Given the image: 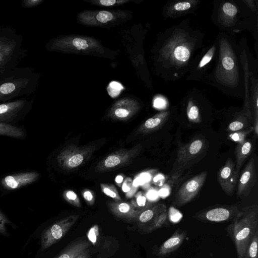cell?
Wrapping results in <instances>:
<instances>
[{"label":"cell","mask_w":258,"mask_h":258,"mask_svg":"<svg viewBox=\"0 0 258 258\" xmlns=\"http://www.w3.org/2000/svg\"><path fill=\"white\" fill-rule=\"evenodd\" d=\"M95 149L94 145L80 147L70 145L58 154L57 161L62 168L73 169L85 163L90 158Z\"/></svg>","instance_id":"cell-4"},{"label":"cell","mask_w":258,"mask_h":258,"mask_svg":"<svg viewBox=\"0 0 258 258\" xmlns=\"http://www.w3.org/2000/svg\"><path fill=\"white\" fill-rule=\"evenodd\" d=\"M132 179L130 178H126L123 181L122 185V189L125 192H130L133 186Z\"/></svg>","instance_id":"cell-41"},{"label":"cell","mask_w":258,"mask_h":258,"mask_svg":"<svg viewBox=\"0 0 258 258\" xmlns=\"http://www.w3.org/2000/svg\"><path fill=\"white\" fill-rule=\"evenodd\" d=\"M99 234V227L97 225H94L88 231L87 234L88 239L93 245L96 244Z\"/></svg>","instance_id":"cell-31"},{"label":"cell","mask_w":258,"mask_h":258,"mask_svg":"<svg viewBox=\"0 0 258 258\" xmlns=\"http://www.w3.org/2000/svg\"><path fill=\"white\" fill-rule=\"evenodd\" d=\"M33 99L21 98L0 104V122L12 123L24 116L31 109Z\"/></svg>","instance_id":"cell-7"},{"label":"cell","mask_w":258,"mask_h":258,"mask_svg":"<svg viewBox=\"0 0 258 258\" xmlns=\"http://www.w3.org/2000/svg\"><path fill=\"white\" fill-rule=\"evenodd\" d=\"M172 55L175 60L178 62H185L189 58L190 51L187 46L178 44L172 50Z\"/></svg>","instance_id":"cell-23"},{"label":"cell","mask_w":258,"mask_h":258,"mask_svg":"<svg viewBox=\"0 0 258 258\" xmlns=\"http://www.w3.org/2000/svg\"><path fill=\"white\" fill-rule=\"evenodd\" d=\"M64 199L69 204L76 207H81L80 200L75 192L72 190H66L62 194Z\"/></svg>","instance_id":"cell-27"},{"label":"cell","mask_w":258,"mask_h":258,"mask_svg":"<svg viewBox=\"0 0 258 258\" xmlns=\"http://www.w3.org/2000/svg\"><path fill=\"white\" fill-rule=\"evenodd\" d=\"M254 148L253 141L245 139L242 142L237 144L235 148L236 161L235 163L236 170L239 172L244 161L250 156Z\"/></svg>","instance_id":"cell-17"},{"label":"cell","mask_w":258,"mask_h":258,"mask_svg":"<svg viewBox=\"0 0 258 258\" xmlns=\"http://www.w3.org/2000/svg\"><path fill=\"white\" fill-rule=\"evenodd\" d=\"M134 106L117 105L112 109L111 116L114 119L124 120L127 119L133 115L136 108Z\"/></svg>","instance_id":"cell-22"},{"label":"cell","mask_w":258,"mask_h":258,"mask_svg":"<svg viewBox=\"0 0 258 258\" xmlns=\"http://www.w3.org/2000/svg\"><path fill=\"white\" fill-rule=\"evenodd\" d=\"M253 131V127H251L248 129L230 133L228 135V138L237 143L242 142L246 139V137Z\"/></svg>","instance_id":"cell-26"},{"label":"cell","mask_w":258,"mask_h":258,"mask_svg":"<svg viewBox=\"0 0 258 258\" xmlns=\"http://www.w3.org/2000/svg\"><path fill=\"white\" fill-rule=\"evenodd\" d=\"M207 176V172L203 171L183 183L175 195L173 204L182 206L192 200L202 188Z\"/></svg>","instance_id":"cell-8"},{"label":"cell","mask_w":258,"mask_h":258,"mask_svg":"<svg viewBox=\"0 0 258 258\" xmlns=\"http://www.w3.org/2000/svg\"><path fill=\"white\" fill-rule=\"evenodd\" d=\"M9 221L5 215L0 211V234L5 235L7 231L6 226Z\"/></svg>","instance_id":"cell-38"},{"label":"cell","mask_w":258,"mask_h":258,"mask_svg":"<svg viewBox=\"0 0 258 258\" xmlns=\"http://www.w3.org/2000/svg\"><path fill=\"white\" fill-rule=\"evenodd\" d=\"M256 181L255 159L252 156L247 162L237 181V197H246Z\"/></svg>","instance_id":"cell-11"},{"label":"cell","mask_w":258,"mask_h":258,"mask_svg":"<svg viewBox=\"0 0 258 258\" xmlns=\"http://www.w3.org/2000/svg\"><path fill=\"white\" fill-rule=\"evenodd\" d=\"M205 148V140L196 138L180 146L177 152L174 169L179 167V170L192 160L201 155Z\"/></svg>","instance_id":"cell-9"},{"label":"cell","mask_w":258,"mask_h":258,"mask_svg":"<svg viewBox=\"0 0 258 258\" xmlns=\"http://www.w3.org/2000/svg\"><path fill=\"white\" fill-rule=\"evenodd\" d=\"M22 36L14 28L0 26V72L18 67L27 54Z\"/></svg>","instance_id":"cell-3"},{"label":"cell","mask_w":258,"mask_h":258,"mask_svg":"<svg viewBox=\"0 0 258 258\" xmlns=\"http://www.w3.org/2000/svg\"><path fill=\"white\" fill-rule=\"evenodd\" d=\"M187 116L191 122L197 123L201 121L199 108L191 102L188 103L187 106Z\"/></svg>","instance_id":"cell-24"},{"label":"cell","mask_w":258,"mask_h":258,"mask_svg":"<svg viewBox=\"0 0 258 258\" xmlns=\"http://www.w3.org/2000/svg\"><path fill=\"white\" fill-rule=\"evenodd\" d=\"M215 49V46H213L203 56L199 63L200 68L204 67L211 60L214 53Z\"/></svg>","instance_id":"cell-34"},{"label":"cell","mask_w":258,"mask_h":258,"mask_svg":"<svg viewBox=\"0 0 258 258\" xmlns=\"http://www.w3.org/2000/svg\"><path fill=\"white\" fill-rule=\"evenodd\" d=\"M131 203L138 209L143 211L151 205L147 203L146 197L141 192L137 194Z\"/></svg>","instance_id":"cell-28"},{"label":"cell","mask_w":258,"mask_h":258,"mask_svg":"<svg viewBox=\"0 0 258 258\" xmlns=\"http://www.w3.org/2000/svg\"><path fill=\"white\" fill-rule=\"evenodd\" d=\"M79 215H72L55 222L43 232L41 239L42 250L58 242L76 223Z\"/></svg>","instance_id":"cell-6"},{"label":"cell","mask_w":258,"mask_h":258,"mask_svg":"<svg viewBox=\"0 0 258 258\" xmlns=\"http://www.w3.org/2000/svg\"><path fill=\"white\" fill-rule=\"evenodd\" d=\"M157 193L155 191L150 190L147 194V198L150 200H154L157 197Z\"/></svg>","instance_id":"cell-45"},{"label":"cell","mask_w":258,"mask_h":258,"mask_svg":"<svg viewBox=\"0 0 258 258\" xmlns=\"http://www.w3.org/2000/svg\"><path fill=\"white\" fill-rule=\"evenodd\" d=\"M110 211L118 218L128 221L137 219L142 211L136 208L132 203L111 202L108 204Z\"/></svg>","instance_id":"cell-14"},{"label":"cell","mask_w":258,"mask_h":258,"mask_svg":"<svg viewBox=\"0 0 258 258\" xmlns=\"http://www.w3.org/2000/svg\"><path fill=\"white\" fill-rule=\"evenodd\" d=\"M82 195L86 202L89 205L92 206L94 204L95 197L91 190L86 189L83 191Z\"/></svg>","instance_id":"cell-37"},{"label":"cell","mask_w":258,"mask_h":258,"mask_svg":"<svg viewBox=\"0 0 258 258\" xmlns=\"http://www.w3.org/2000/svg\"><path fill=\"white\" fill-rule=\"evenodd\" d=\"M169 112L163 111L146 120L137 131V134H148L156 131L167 121Z\"/></svg>","instance_id":"cell-15"},{"label":"cell","mask_w":258,"mask_h":258,"mask_svg":"<svg viewBox=\"0 0 258 258\" xmlns=\"http://www.w3.org/2000/svg\"><path fill=\"white\" fill-rule=\"evenodd\" d=\"M116 1L115 0H101L100 1V4L105 6H110L115 4Z\"/></svg>","instance_id":"cell-44"},{"label":"cell","mask_w":258,"mask_h":258,"mask_svg":"<svg viewBox=\"0 0 258 258\" xmlns=\"http://www.w3.org/2000/svg\"><path fill=\"white\" fill-rule=\"evenodd\" d=\"M123 89V87L120 83L113 81L109 84L107 90L109 94L112 97H115L119 94L120 91Z\"/></svg>","instance_id":"cell-30"},{"label":"cell","mask_w":258,"mask_h":258,"mask_svg":"<svg viewBox=\"0 0 258 258\" xmlns=\"http://www.w3.org/2000/svg\"><path fill=\"white\" fill-rule=\"evenodd\" d=\"M191 7L190 3L188 2H180L174 5V9L178 11H184L189 9Z\"/></svg>","instance_id":"cell-40"},{"label":"cell","mask_w":258,"mask_h":258,"mask_svg":"<svg viewBox=\"0 0 258 258\" xmlns=\"http://www.w3.org/2000/svg\"><path fill=\"white\" fill-rule=\"evenodd\" d=\"M39 74L32 67H16L0 72V104L28 97L36 91Z\"/></svg>","instance_id":"cell-1"},{"label":"cell","mask_w":258,"mask_h":258,"mask_svg":"<svg viewBox=\"0 0 258 258\" xmlns=\"http://www.w3.org/2000/svg\"><path fill=\"white\" fill-rule=\"evenodd\" d=\"M239 172L235 169V163L228 158L217 172V180L222 190L227 195L233 192L237 183Z\"/></svg>","instance_id":"cell-12"},{"label":"cell","mask_w":258,"mask_h":258,"mask_svg":"<svg viewBox=\"0 0 258 258\" xmlns=\"http://www.w3.org/2000/svg\"><path fill=\"white\" fill-rule=\"evenodd\" d=\"M222 10L225 14L230 17L234 16L237 12L236 7L229 3H225L222 7Z\"/></svg>","instance_id":"cell-33"},{"label":"cell","mask_w":258,"mask_h":258,"mask_svg":"<svg viewBox=\"0 0 258 258\" xmlns=\"http://www.w3.org/2000/svg\"><path fill=\"white\" fill-rule=\"evenodd\" d=\"M0 136L24 139L26 136V131L23 128L12 123L0 122Z\"/></svg>","instance_id":"cell-20"},{"label":"cell","mask_w":258,"mask_h":258,"mask_svg":"<svg viewBox=\"0 0 258 258\" xmlns=\"http://www.w3.org/2000/svg\"><path fill=\"white\" fill-rule=\"evenodd\" d=\"M100 186L102 191L105 195L113 199L115 202L121 201L117 190L113 185L101 183Z\"/></svg>","instance_id":"cell-25"},{"label":"cell","mask_w":258,"mask_h":258,"mask_svg":"<svg viewBox=\"0 0 258 258\" xmlns=\"http://www.w3.org/2000/svg\"><path fill=\"white\" fill-rule=\"evenodd\" d=\"M222 63L223 68L226 71H230L233 69L234 66V61L230 56L225 55L223 57Z\"/></svg>","instance_id":"cell-36"},{"label":"cell","mask_w":258,"mask_h":258,"mask_svg":"<svg viewBox=\"0 0 258 258\" xmlns=\"http://www.w3.org/2000/svg\"><path fill=\"white\" fill-rule=\"evenodd\" d=\"M72 44L78 50L85 49L89 47L87 41L82 38H76L73 40Z\"/></svg>","instance_id":"cell-35"},{"label":"cell","mask_w":258,"mask_h":258,"mask_svg":"<svg viewBox=\"0 0 258 258\" xmlns=\"http://www.w3.org/2000/svg\"><path fill=\"white\" fill-rule=\"evenodd\" d=\"M97 20L101 23H106L113 19L111 13L106 11H101L96 15Z\"/></svg>","instance_id":"cell-32"},{"label":"cell","mask_w":258,"mask_h":258,"mask_svg":"<svg viewBox=\"0 0 258 258\" xmlns=\"http://www.w3.org/2000/svg\"><path fill=\"white\" fill-rule=\"evenodd\" d=\"M142 149L141 144L129 149L116 151L101 160L96 165L95 171L103 172L124 167L131 164Z\"/></svg>","instance_id":"cell-5"},{"label":"cell","mask_w":258,"mask_h":258,"mask_svg":"<svg viewBox=\"0 0 258 258\" xmlns=\"http://www.w3.org/2000/svg\"><path fill=\"white\" fill-rule=\"evenodd\" d=\"M258 230L255 233L249 244L248 252L249 258L257 257Z\"/></svg>","instance_id":"cell-29"},{"label":"cell","mask_w":258,"mask_h":258,"mask_svg":"<svg viewBox=\"0 0 258 258\" xmlns=\"http://www.w3.org/2000/svg\"><path fill=\"white\" fill-rule=\"evenodd\" d=\"M186 235L184 230H177L158 249V254L165 256L177 249L182 243Z\"/></svg>","instance_id":"cell-16"},{"label":"cell","mask_w":258,"mask_h":258,"mask_svg":"<svg viewBox=\"0 0 258 258\" xmlns=\"http://www.w3.org/2000/svg\"><path fill=\"white\" fill-rule=\"evenodd\" d=\"M143 182H144L143 181V180L141 179V178L140 177H137L133 181V185L134 187H136V186H138L139 185L142 184Z\"/></svg>","instance_id":"cell-46"},{"label":"cell","mask_w":258,"mask_h":258,"mask_svg":"<svg viewBox=\"0 0 258 258\" xmlns=\"http://www.w3.org/2000/svg\"><path fill=\"white\" fill-rule=\"evenodd\" d=\"M39 177V173L33 171L9 174L1 179L0 186L5 190L13 191L36 182Z\"/></svg>","instance_id":"cell-10"},{"label":"cell","mask_w":258,"mask_h":258,"mask_svg":"<svg viewBox=\"0 0 258 258\" xmlns=\"http://www.w3.org/2000/svg\"><path fill=\"white\" fill-rule=\"evenodd\" d=\"M90 244L86 240H79L72 243L57 258H76L86 250Z\"/></svg>","instance_id":"cell-19"},{"label":"cell","mask_w":258,"mask_h":258,"mask_svg":"<svg viewBox=\"0 0 258 258\" xmlns=\"http://www.w3.org/2000/svg\"><path fill=\"white\" fill-rule=\"evenodd\" d=\"M165 101L162 98L157 97L155 99L154 101V106L156 108H163L165 106Z\"/></svg>","instance_id":"cell-43"},{"label":"cell","mask_w":258,"mask_h":258,"mask_svg":"<svg viewBox=\"0 0 258 258\" xmlns=\"http://www.w3.org/2000/svg\"><path fill=\"white\" fill-rule=\"evenodd\" d=\"M166 209V206L163 204H157L150 206L139 214L137 219L141 223L150 222V226L148 229L150 231L156 222L161 213Z\"/></svg>","instance_id":"cell-18"},{"label":"cell","mask_w":258,"mask_h":258,"mask_svg":"<svg viewBox=\"0 0 258 258\" xmlns=\"http://www.w3.org/2000/svg\"><path fill=\"white\" fill-rule=\"evenodd\" d=\"M169 214L170 219L172 222H177L181 218V215L175 209Z\"/></svg>","instance_id":"cell-42"},{"label":"cell","mask_w":258,"mask_h":258,"mask_svg":"<svg viewBox=\"0 0 258 258\" xmlns=\"http://www.w3.org/2000/svg\"><path fill=\"white\" fill-rule=\"evenodd\" d=\"M257 230V205L249 206L239 211L227 228L234 243L238 258H249L248 247Z\"/></svg>","instance_id":"cell-2"},{"label":"cell","mask_w":258,"mask_h":258,"mask_svg":"<svg viewBox=\"0 0 258 258\" xmlns=\"http://www.w3.org/2000/svg\"><path fill=\"white\" fill-rule=\"evenodd\" d=\"M42 2V0H23L21 6L24 8H31L40 5Z\"/></svg>","instance_id":"cell-39"},{"label":"cell","mask_w":258,"mask_h":258,"mask_svg":"<svg viewBox=\"0 0 258 258\" xmlns=\"http://www.w3.org/2000/svg\"><path fill=\"white\" fill-rule=\"evenodd\" d=\"M115 182L118 185L120 186V184L123 180V176L121 175H118L115 178Z\"/></svg>","instance_id":"cell-47"},{"label":"cell","mask_w":258,"mask_h":258,"mask_svg":"<svg viewBox=\"0 0 258 258\" xmlns=\"http://www.w3.org/2000/svg\"><path fill=\"white\" fill-rule=\"evenodd\" d=\"M251 123L252 122L250 115L240 116L229 124L227 127V131L233 133L248 129L252 127Z\"/></svg>","instance_id":"cell-21"},{"label":"cell","mask_w":258,"mask_h":258,"mask_svg":"<svg viewBox=\"0 0 258 258\" xmlns=\"http://www.w3.org/2000/svg\"><path fill=\"white\" fill-rule=\"evenodd\" d=\"M239 210L236 207H218L203 212L198 216V218L207 221L221 222L227 221L234 218Z\"/></svg>","instance_id":"cell-13"},{"label":"cell","mask_w":258,"mask_h":258,"mask_svg":"<svg viewBox=\"0 0 258 258\" xmlns=\"http://www.w3.org/2000/svg\"><path fill=\"white\" fill-rule=\"evenodd\" d=\"M76 258H88L87 250L78 255Z\"/></svg>","instance_id":"cell-48"}]
</instances>
